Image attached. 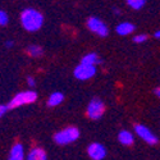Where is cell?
Here are the masks:
<instances>
[{
  "mask_svg": "<svg viewBox=\"0 0 160 160\" xmlns=\"http://www.w3.org/2000/svg\"><path fill=\"white\" fill-rule=\"evenodd\" d=\"M21 24L22 27L28 32H36L42 27L44 24V16L42 13L35 8H26L22 10L21 16Z\"/></svg>",
  "mask_w": 160,
  "mask_h": 160,
  "instance_id": "cell-1",
  "label": "cell"
},
{
  "mask_svg": "<svg viewBox=\"0 0 160 160\" xmlns=\"http://www.w3.org/2000/svg\"><path fill=\"white\" fill-rule=\"evenodd\" d=\"M79 129L74 126H69L67 128H63L60 131H58L55 135H54V142L57 145L60 146H65V145H69L76 142L79 138Z\"/></svg>",
  "mask_w": 160,
  "mask_h": 160,
  "instance_id": "cell-2",
  "label": "cell"
},
{
  "mask_svg": "<svg viewBox=\"0 0 160 160\" xmlns=\"http://www.w3.org/2000/svg\"><path fill=\"white\" fill-rule=\"evenodd\" d=\"M36 100H37V92L33 90H27V91L18 92V94L8 102V106H9V110H12V109L19 108V106H23V105L32 104Z\"/></svg>",
  "mask_w": 160,
  "mask_h": 160,
  "instance_id": "cell-3",
  "label": "cell"
},
{
  "mask_svg": "<svg viewBox=\"0 0 160 160\" xmlns=\"http://www.w3.org/2000/svg\"><path fill=\"white\" fill-rule=\"evenodd\" d=\"M105 112V104L101 99L99 98H94L92 100H90L87 109H86V115L92 119V121H98L104 115Z\"/></svg>",
  "mask_w": 160,
  "mask_h": 160,
  "instance_id": "cell-4",
  "label": "cell"
},
{
  "mask_svg": "<svg viewBox=\"0 0 160 160\" xmlns=\"http://www.w3.org/2000/svg\"><path fill=\"white\" fill-rule=\"evenodd\" d=\"M95 74H96V65L86 64L82 62L79 63L73 71V76L78 81H87V79L92 78Z\"/></svg>",
  "mask_w": 160,
  "mask_h": 160,
  "instance_id": "cell-5",
  "label": "cell"
},
{
  "mask_svg": "<svg viewBox=\"0 0 160 160\" xmlns=\"http://www.w3.org/2000/svg\"><path fill=\"white\" fill-rule=\"evenodd\" d=\"M87 28L99 37H106L109 35V28L106 23L98 17H90L87 19Z\"/></svg>",
  "mask_w": 160,
  "mask_h": 160,
  "instance_id": "cell-6",
  "label": "cell"
},
{
  "mask_svg": "<svg viewBox=\"0 0 160 160\" xmlns=\"http://www.w3.org/2000/svg\"><path fill=\"white\" fill-rule=\"evenodd\" d=\"M135 133L148 145H156L159 142V138L156 137V135L145 124H141V123L135 124Z\"/></svg>",
  "mask_w": 160,
  "mask_h": 160,
  "instance_id": "cell-7",
  "label": "cell"
},
{
  "mask_svg": "<svg viewBox=\"0 0 160 160\" xmlns=\"http://www.w3.org/2000/svg\"><path fill=\"white\" fill-rule=\"evenodd\" d=\"M87 155L92 160H102L106 156V149L100 142H92L87 148Z\"/></svg>",
  "mask_w": 160,
  "mask_h": 160,
  "instance_id": "cell-8",
  "label": "cell"
},
{
  "mask_svg": "<svg viewBox=\"0 0 160 160\" xmlns=\"http://www.w3.org/2000/svg\"><path fill=\"white\" fill-rule=\"evenodd\" d=\"M26 155H24V148L21 142H17L12 146V149L9 151V155H8V159L9 160H22L24 159Z\"/></svg>",
  "mask_w": 160,
  "mask_h": 160,
  "instance_id": "cell-9",
  "label": "cell"
},
{
  "mask_svg": "<svg viewBox=\"0 0 160 160\" xmlns=\"http://www.w3.org/2000/svg\"><path fill=\"white\" fill-rule=\"evenodd\" d=\"M118 141L123 146H132L133 142H135V136H133L132 132H129L127 129H122L118 133Z\"/></svg>",
  "mask_w": 160,
  "mask_h": 160,
  "instance_id": "cell-10",
  "label": "cell"
},
{
  "mask_svg": "<svg viewBox=\"0 0 160 160\" xmlns=\"http://www.w3.org/2000/svg\"><path fill=\"white\" fill-rule=\"evenodd\" d=\"M135 30H136L135 24L131 23V22H122V23H119L117 27H115L117 33L121 35V36H128V35H131Z\"/></svg>",
  "mask_w": 160,
  "mask_h": 160,
  "instance_id": "cell-11",
  "label": "cell"
},
{
  "mask_svg": "<svg viewBox=\"0 0 160 160\" xmlns=\"http://www.w3.org/2000/svg\"><path fill=\"white\" fill-rule=\"evenodd\" d=\"M27 160H46L48 159V155H46V151L41 148H33L28 151V155L26 156Z\"/></svg>",
  "mask_w": 160,
  "mask_h": 160,
  "instance_id": "cell-12",
  "label": "cell"
},
{
  "mask_svg": "<svg viewBox=\"0 0 160 160\" xmlns=\"http://www.w3.org/2000/svg\"><path fill=\"white\" fill-rule=\"evenodd\" d=\"M64 101V95L63 92H59V91H55L49 96L48 99V106L49 108H55V106H59L62 102Z\"/></svg>",
  "mask_w": 160,
  "mask_h": 160,
  "instance_id": "cell-13",
  "label": "cell"
},
{
  "mask_svg": "<svg viewBox=\"0 0 160 160\" xmlns=\"http://www.w3.org/2000/svg\"><path fill=\"white\" fill-rule=\"evenodd\" d=\"M81 62L86 63V64H94V65L101 63V60H100V58H99V55L96 54V52H88V54L83 55Z\"/></svg>",
  "mask_w": 160,
  "mask_h": 160,
  "instance_id": "cell-14",
  "label": "cell"
},
{
  "mask_svg": "<svg viewBox=\"0 0 160 160\" xmlns=\"http://www.w3.org/2000/svg\"><path fill=\"white\" fill-rule=\"evenodd\" d=\"M26 51H27V54L32 58H40L44 54L42 48L38 46V45H30L27 49H26Z\"/></svg>",
  "mask_w": 160,
  "mask_h": 160,
  "instance_id": "cell-15",
  "label": "cell"
},
{
  "mask_svg": "<svg viewBox=\"0 0 160 160\" xmlns=\"http://www.w3.org/2000/svg\"><path fill=\"white\" fill-rule=\"evenodd\" d=\"M126 2H127V5L133 10H140L146 4V0H126Z\"/></svg>",
  "mask_w": 160,
  "mask_h": 160,
  "instance_id": "cell-16",
  "label": "cell"
},
{
  "mask_svg": "<svg viewBox=\"0 0 160 160\" xmlns=\"http://www.w3.org/2000/svg\"><path fill=\"white\" fill-rule=\"evenodd\" d=\"M145 41H148V35H145V33H138L136 36H133V42H136V44H142Z\"/></svg>",
  "mask_w": 160,
  "mask_h": 160,
  "instance_id": "cell-17",
  "label": "cell"
},
{
  "mask_svg": "<svg viewBox=\"0 0 160 160\" xmlns=\"http://www.w3.org/2000/svg\"><path fill=\"white\" fill-rule=\"evenodd\" d=\"M9 23V16L5 10H0V24L7 26Z\"/></svg>",
  "mask_w": 160,
  "mask_h": 160,
  "instance_id": "cell-18",
  "label": "cell"
},
{
  "mask_svg": "<svg viewBox=\"0 0 160 160\" xmlns=\"http://www.w3.org/2000/svg\"><path fill=\"white\" fill-rule=\"evenodd\" d=\"M8 110H9L8 104H7V105H2V106H0V115L4 117V115H5V113H7Z\"/></svg>",
  "mask_w": 160,
  "mask_h": 160,
  "instance_id": "cell-19",
  "label": "cell"
},
{
  "mask_svg": "<svg viewBox=\"0 0 160 160\" xmlns=\"http://www.w3.org/2000/svg\"><path fill=\"white\" fill-rule=\"evenodd\" d=\"M27 85H28V87H35V85H36V82H35V78L33 77H27Z\"/></svg>",
  "mask_w": 160,
  "mask_h": 160,
  "instance_id": "cell-20",
  "label": "cell"
},
{
  "mask_svg": "<svg viewBox=\"0 0 160 160\" xmlns=\"http://www.w3.org/2000/svg\"><path fill=\"white\" fill-rule=\"evenodd\" d=\"M13 46H14V41H13V40H7L5 41V48L7 49H12Z\"/></svg>",
  "mask_w": 160,
  "mask_h": 160,
  "instance_id": "cell-21",
  "label": "cell"
},
{
  "mask_svg": "<svg viewBox=\"0 0 160 160\" xmlns=\"http://www.w3.org/2000/svg\"><path fill=\"white\" fill-rule=\"evenodd\" d=\"M154 94H155V96H156L158 99H160V86H158V87L154 90Z\"/></svg>",
  "mask_w": 160,
  "mask_h": 160,
  "instance_id": "cell-22",
  "label": "cell"
},
{
  "mask_svg": "<svg viewBox=\"0 0 160 160\" xmlns=\"http://www.w3.org/2000/svg\"><path fill=\"white\" fill-rule=\"evenodd\" d=\"M155 37H156L158 40H160V30H158V31L155 32Z\"/></svg>",
  "mask_w": 160,
  "mask_h": 160,
  "instance_id": "cell-23",
  "label": "cell"
},
{
  "mask_svg": "<svg viewBox=\"0 0 160 160\" xmlns=\"http://www.w3.org/2000/svg\"><path fill=\"white\" fill-rule=\"evenodd\" d=\"M114 13H115V14H117V16H118V14H121V12H119V10H118L117 8L114 9Z\"/></svg>",
  "mask_w": 160,
  "mask_h": 160,
  "instance_id": "cell-24",
  "label": "cell"
}]
</instances>
